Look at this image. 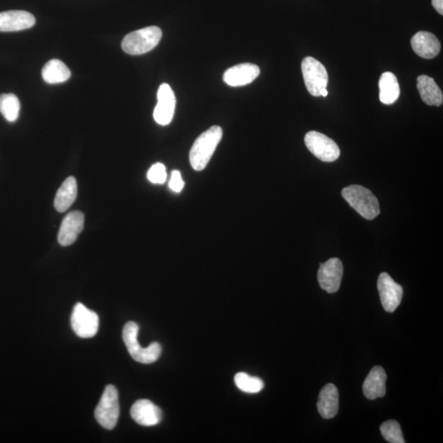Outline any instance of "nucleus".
<instances>
[{"instance_id":"nucleus-1","label":"nucleus","mask_w":443,"mask_h":443,"mask_svg":"<svg viewBox=\"0 0 443 443\" xmlns=\"http://www.w3.org/2000/svg\"><path fill=\"white\" fill-rule=\"evenodd\" d=\"M223 138V129L213 126L197 138L190 151L191 165L195 171L204 170Z\"/></svg>"},{"instance_id":"nucleus-2","label":"nucleus","mask_w":443,"mask_h":443,"mask_svg":"<svg viewBox=\"0 0 443 443\" xmlns=\"http://www.w3.org/2000/svg\"><path fill=\"white\" fill-rule=\"evenodd\" d=\"M342 195L348 204L363 218L372 220L380 213L376 196L366 187L352 185L342 191Z\"/></svg>"},{"instance_id":"nucleus-3","label":"nucleus","mask_w":443,"mask_h":443,"mask_svg":"<svg viewBox=\"0 0 443 443\" xmlns=\"http://www.w3.org/2000/svg\"><path fill=\"white\" fill-rule=\"evenodd\" d=\"M139 326L135 322L126 323L122 331V338L128 352L136 361L142 364H151L160 358L162 348L160 343L153 342L149 347L143 348L138 342Z\"/></svg>"},{"instance_id":"nucleus-4","label":"nucleus","mask_w":443,"mask_h":443,"mask_svg":"<svg viewBox=\"0 0 443 443\" xmlns=\"http://www.w3.org/2000/svg\"><path fill=\"white\" fill-rule=\"evenodd\" d=\"M162 38V31L158 27H148L127 34L122 42L123 51L131 56H141L152 51Z\"/></svg>"},{"instance_id":"nucleus-5","label":"nucleus","mask_w":443,"mask_h":443,"mask_svg":"<svg viewBox=\"0 0 443 443\" xmlns=\"http://www.w3.org/2000/svg\"><path fill=\"white\" fill-rule=\"evenodd\" d=\"M304 82L310 95L326 97L328 74L323 64L312 57H307L302 63Z\"/></svg>"},{"instance_id":"nucleus-6","label":"nucleus","mask_w":443,"mask_h":443,"mask_svg":"<svg viewBox=\"0 0 443 443\" xmlns=\"http://www.w3.org/2000/svg\"><path fill=\"white\" fill-rule=\"evenodd\" d=\"M120 413V407L117 388L113 385H108L96 408V420L102 427L111 430L115 428Z\"/></svg>"},{"instance_id":"nucleus-7","label":"nucleus","mask_w":443,"mask_h":443,"mask_svg":"<svg viewBox=\"0 0 443 443\" xmlns=\"http://www.w3.org/2000/svg\"><path fill=\"white\" fill-rule=\"evenodd\" d=\"M304 143L308 150L323 162H333L340 156V149L337 143L322 133L309 131L304 136Z\"/></svg>"},{"instance_id":"nucleus-8","label":"nucleus","mask_w":443,"mask_h":443,"mask_svg":"<svg viewBox=\"0 0 443 443\" xmlns=\"http://www.w3.org/2000/svg\"><path fill=\"white\" fill-rule=\"evenodd\" d=\"M100 319L98 314L87 309L82 303H77L74 307L71 316V325L73 331L78 337L90 338L96 336Z\"/></svg>"},{"instance_id":"nucleus-9","label":"nucleus","mask_w":443,"mask_h":443,"mask_svg":"<svg viewBox=\"0 0 443 443\" xmlns=\"http://www.w3.org/2000/svg\"><path fill=\"white\" fill-rule=\"evenodd\" d=\"M378 290L384 309L387 312H395L402 302L403 289L397 284L390 275L382 273L378 280Z\"/></svg>"},{"instance_id":"nucleus-10","label":"nucleus","mask_w":443,"mask_h":443,"mask_svg":"<svg viewBox=\"0 0 443 443\" xmlns=\"http://www.w3.org/2000/svg\"><path fill=\"white\" fill-rule=\"evenodd\" d=\"M343 275L342 261L332 258L323 264H320L318 271V281L320 288L328 293H337L341 285Z\"/></svg>"},{"instance_id":"nucleus-11","label":"nucleus","mask_w":443,"mask_h":443,"mask_svg":"<svg viewBox=\"0 0 443 443\" xmlns=\"http://www.w3.org/2000/svg\"><path fill=\"white\" fill-rule=\"evenodd\" d=\"M158 103L154 111V118L158 124L169 125L174 116L176 97L169 84H162L158 91Z\"/></svg>"},{"instance_id":"nucleus-12","label":"nucleus","mask_w":443,"mask_h":443,"mask_svg":"<svg viewBox=\"0 0 443 443\" xmlns=\"http://www.w3.org/2000/svg\"><path fill=\"white\" fill-rule=\"evenodd\" d=\"M85 216L81 211H72L65 216L59 229L58 240L63 246H68L75 243L84 228Z\"/></svg>"},{"instance_id":"nucleus-13","label":"nucleus","mask_w":443,"mask_h":443,"mask_svg":"<svg viewBox=\"0 0 443 443\" xmlns=\"http://www.w3.org/2000/svg\"><path fill=\"white\" fill-rule=\"evenodd\" d=\"M260 73V69L253 63H241L231 67L224 74V81L231 87L244 86L254 82Z\"/></svg>"},{"instance_id":"nucleus-14","label":"nucleus","mask_w":443,"mask_h":443,"mask_svg":"<svg viewBox=\"0 0 443 443\" xmlns=\"http://www.w3.org/2000/svg\"><path fill=\"white\" fill-rule=\"evenodd\" d=\"M131 416L138 425L146 427L157 425L162 420L160 409L147 399H141L133 404Z\"/></svg>"},{"instance_id":"nucleus-15","label":"nucleus","mask_w":443,"mask_h":443,"mask_svg":"<svg viewBox=\"0 0 443 443\" xmlns=\"http://www.w3.org/2000/svg\"><path fill=\"white\" fill-rule=\"evenodd\" d=\"M36 23L32 13L23 10L0 13V32H11L31 28Z\"/></svg>"},{"instance_id":"nucleus-16","label":"nucleus","mask_w":443,"mask_h":443,"mask_svg":"<svg viewBox=\"0 0 443 443\" xmlns=\"http://www.w3.org/2000/svg\"><path fill=\"white\" fill-rule=\"evenodd\" d=\"M413 51L423 58L431 59L441 51V44L435 34L428 32H418L411 39Z\"/></svg>"},{"instance_id":"nucleus-17","label":"nucleus","mask_w":443,"mask_h":443,"mask_svg":"<svg viewBox=\"0 0 443 443\" xmlns=\"http://www.w3.org/2000/svg\"><path fill=\"white\" fill-rule=\"evenodd\" d=\"M387 374L381 366L373 367L363 383V392L369 400H375L386 394Z\"/></svg>"},{"instance_id":"nucleus-18","label":"nucleus","mask_w":443,"mask_h":443,"mask_svg":"<svg viewBox=\"0 0 443 443\" xmlns=\"http://www.w3.org/2000/svg\"><path fill=\"white\" fill-rule=\"evenodd\" d=\"M318 411L324 418H333L337 416L339 407V393L332 383L325 385L320 391L317 403Z\"/></svg>"},{"instance_id":"nucleus-19","label":"nucleus","mask_w":443,"mask_h":443,"mask_svg":"<svg viewBox=\"0 0 443 443\" xmlns=\"http://www.w3.org/2000/svg\"><path fill=\"white\" fill-rule=\"evenodd\" d=\"M417 89L422 101L428 105L439 107L442 105V91L433 78L421 75L417 78Z\"/></svg>"},{"instance_id":"nucleus-20","label":"nucleus","mask_w":443,"mask_h":443,"mask_svg":"<svg viewBox=\"0 0 443 443\" xmlns=\"http://www.w3.org/2000/svg\"><path fill=\"white\" fill-rule=\"evenodd\" d=\"M77 195V180L73 176H69L59 187L56 199H54V207L56 210L59 213L67 211L76 200Z\"/></svg>"},{"instance_id":"nucleus-21","label":"nucleus","mask_w":443,"mask_h":443,"mask_svg":"<svg viewBox=\"0 0 443 443\" xmlns=\"http://www.w3.org/2000/svg\"><path fill=\"white\" fill-rule=\"evenodd\" d=\"M379 100L384 105H390L400 96V86L397 78L392 72L382 74L379 79Z\"/></svg>"},{"instance_id":"nucleus-22","label":"nucleus","mask_w":443,"mask_h":443,"mask_svg":"<svg viewBox=\"0 0 443 443\" xmlns=\"http://www.w3.org/2000/svg\"><path fill=\"white\" fill-rule=\"evenodd\" d=\"M71 77V72L63 62L58 59L49 61L42 69L44 81L49 84L66 82Z\"/></svg>"},{"instance_id":"nucleus-23","label":"nucleus","mask_w":443,"mask_h":443,"mask_svg":"<svg viewBox=\"0 0 443 443\" xmlns=\"http://www.w3.org/2000/svg\"><path fill=\"white\" fill-rule=\"evenodd\" d=\"M20 101L13 94H3L0 95V113L8 122L18 120L20 112Z\"/></svg>"},{"instance_id":"nucleus-24","label":"nucleus","mask_w":443,"mask_h":443,"mask_svg":"<svg viewBox=\"0 0 443 443\" xmlns=\"http://www.w3.org/2000/svg\"><path fill=\"white\" fill-rule=\"evenodd\" d=\"M234 381L236 387L240 391L246 393H258L262 391L264 387L262 379L258 377L250 376L249 374L243 372L236 373Z\"/></svg>"},{"instance_id":"nucleus-25","label":"nucleus","mask_w":443,"mask_h":443,"mask_svg":"<svg viewBox=\"0 0 443 443\" xmlns=\"http://www.w3.org/2000/svg\"><path fill=\"white\" fill-rule=\"evenodd\" d=\"M382 435L385 439L391 443H404V437L401 430V426L396 420H387L384 422L380 426Z\"/></svg>"},{"instance_id":"nucleus-26","label":"nucleus","mask_w":443,"mask_h":443,"mask_svg":"<svg viewBox=\"0 0 443 443\" xmlns=\"http://www.w3.org/2000/svg\"><path fill=\"white\" fill-rule=\"evenodd\" d=\"M147 179L154 184H164L167 180L166 167L160 162L152 165L148 171Z\"/></svg>"},{"instance_id":"nucleus-27","label":"nucleus","mask_w":443,"mask_h":443,"mask_svg":"<svg viewBox=\"0 0 443 443\" xmlns=\"http://www.w3.org/2000/svg\"><path fill=\"white\" fill-rule=\"evenodd\" d=\"M184 184L181 172L177 170L172 171L169 184L170 189L176 193H179L184 189Z\"/></svg>"},{"instance_id":"nucleus-28","label":"nucleus","mask_w":443,"mask_h":443,"mask_svg":"<svg viewBox=\"0 0 443 443\" xmlns=\"http://www.w3.org/2000/svg\"><path fill=\"white\" fill-rule=\"evenodd\" d=\"M432 5L438 13L443 15V0H432Z\"/></svg>"}]
</instances>
